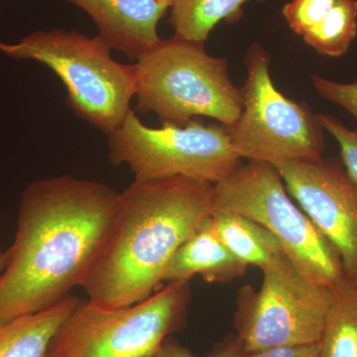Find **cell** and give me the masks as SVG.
I'll use <instances>...</instances> for the list:
<instances>
[{"instance_id":"cell-3","label":"cell","mask_w":357,"mask_h":357,"mask_svg":"<svg viewBox=\"0 0 357 357\" xmlns=\"http://www.w3.org/2000/svg\"><path fill=\"white\" fill-rule=\"evenodd\" d=\"M136 61V109L163 124L185 126L203 115L230 126L243 112V89L230 79L227 61L208 55L204 43L175 34Z\"/></svg>"},{"instance_id":"cell-1","label":"cell","mask_w":357,"mask_h":357,"mask_svg":"<svg viewBox=\"0 0 357 357\" xmlns=\"http://www.w3.org/2000/svg\"><path fill=\"white\" fill-rule=\"evenodd\" d=\"M119 192L73 176L34 181L0 276V325L55 306L82 287L102 250Z\"/></svg>"},{"instance_id":"cell-10","label":"cell","mask_w":357,"mask_h":357,"mask_svg":"<svg viewBox=\"0 0 357 357\" xmlns=\"http://www.w3.org/2000/svg\"><path fill=\"white\" fill-rule=\"evenodd\" d=\"M286 189L342 261L344 278L357 282V183L333 162L273 164Z\"/></svg>"},{"instance_id":"cell-5","label":"cell","mask_w":357,"mask_h":357,"mask_svg":"<svg viewBox=\"0 0 357 357\" xmlns=\"http://www.w3.org/2000/svg\"><path fill=\"white\" fill-rule=\"evenodd\" d=\"M213 210L237 213L270 230L296 268L317 285L337 289L342 261L302 208L288 196L276 167L249 160L213 185Z\"/></svg>"},{"instance_id":"cell-9","label":"cell","mask_w":357,"mask_h":357,"mask_svg":"<svg viewBox=\"0 0 357 357\" xmlns=\"http://www.w3.org/2000/svg\"><path fill=\"white\" fill-rule=\"evenodd\" d=\"M261 270L262 287L244 307L237 324L243 351L319 342L333 290L307 279L285 252Z\"/></svg>"},{"instance_id":"cell-14","label":"cell","mask_w":357,"mask_h":357,"mask_svg":"<svg viewBox=\"0 0 357 357\" xmlns=\"http://www.w3.org/2000/svg\"><path fill=\"white\" fill-rule=\"evenodd\" d=\"M213 227L222 243L243 264L267 266L276 256L285 252L279 239L270 230L250 218L213 211Z\"/></svg>"},{"instance_id":"cell-23","label":"cell","mask_w":357,"mask_h":357,"mask_svg":"<svg viewBox=\"0 0 357 357\" xmlns=\"http://www.w3.org/2000/svg\"><path fill=\"white\" fill-rule=\"evenodd\" d=\"M7 263V255L6 251L0 250V276H1L2 272L6 269Z\"/></svg>"},{"instance_id":"cell-7","label":"cell","mask_w":357,"mask_h":357,"mask_svg":"<svg viewBox=\"0 0 357 357\" xmlns=\"http://www.w3.org/2000/svg\"><path fill=\"white\" fill-rule=\"evenodd\" d=\"M114 166L128 165L137 180L185 177L211 184L239 165L227 126L191 121L187 126L151 128L131 109L121 128L109 135Z\"/></svg>"},{"instance_id":"cell-6","label":"cell","mask_w":357,"mask_h":357,"mask_svg":"<svg viewBox=\"0 0 357 357\" xmlns=\"http://www.w3.org/2000/svg\"><path fill=\"white\" fill-rule=\"evenodd\" d=\"M190 295L189 281H177L132 306L109 309L79 299L45 357H154L185 326Z\"/></svg>"},{"instance_id":"cell-13","label":"cell","mask_w":357,"mask_h":357,"mask_svg":"<svg viewBox=\"0 0 357 357\" xmlns=\"http://www.w3.org/2000/svg\"><path fill=\"white\" fill-rule=\"evenodd\" d=\"M70 295L55 306L0 325V357H45L52 338L76 307Z\"/></svg>"},{"instance_id":"cell-12","label":"cell","mask_w":357,"mask_h":357,"mask_svg":"<svg viewBox=\"0 0 357 357\" xmlns=\"http://www.w3.org/2000/svg\"><path fill=\"white\" fill-rule=\"evenodd\" d=\"M246 268L222 243L211 215L176 251L163 281H190L199 274L208 282H225L241 277Z\"/></svg>"},{"instance_id":"cell-17","label":"cell","mask_w":357,"mask_h":357,"mask_svg":"<svg viewBox=\"0 0 357 357\" xmlns=\"http://www.w3.org/2000/svg\"><path fill=\"white\" fill-rule=\"evenodd\" d=\"M356 36L357 0H340L303 39L321 55L335 58L344 55Z\"/></svg>"},{"instance_id":"cell-8","label":"cell","mask_w":357,"mask_h":357,"mask_svg":"<svg viewBox=\"0 0 357 357\" xmlns=\"http://www.w3.org/2000/svg\"><path fill=\"white\" fill-rule=\"evenodd\" d=\"M243 89V109L227 126L241 158L266 162H318L325 148L324 129L304 103L289 100L270 76V57L259 45L250 49Z\"/></svg>"},{"instance_id":"cell-22","label":"cell","mask_w":357,"mask_h":357,"mask_svg":"<svg viewBox=\"0 0 357 357\" xmlns=\"http://www.w3.org/2000/svg\"><path fill=\"white\" fill-rule=\"evenodd\" d=\"M241 357H321L319 342L314 344L277 347L264 351L245 352Z\"/></svg>"},{"instance_id":"cell-18","label":"cell","mask_w":357,"mask_h":357,"mask_svg":"<svg viewBox=\"0 0 357 357\" xmlns=\"http://www.w3.org/2000/svg\"><path fill=\"white\" fill-rule=\"evenodd\" d=\"M340 0H291L284 6V17L296 34L303 37L326 20Z\"/></svg>"},{"instance_id":"cell-21","label":"cell","mask_w":357,"mask_h":357,"mask_svg":"<svg viewBox=\"0 0 357 357\" xmlns=\"http://www.w3.org/2000/svg\"><path fill=\"white\" fill-rule=\"evenodd\" d=\"M243 349L239 340H231L220 345L211 354L206 357H241ZM154 357H198L192 354L191 349H188L178 342L175 338L169 337L164 340L158 352Z\"/></svg>"},{"instance_id":"cell-16","label":"cell","mask_w":357,"mask_h":357,"mask_svg":"<svg viewBox=\"0 0 357 357\" xmlns=\"http://www.w3.org/2000/svg\"><path fill=\"white\" fill-rule=\"evenodd\" d=\"M248 1L250 0H172L169 22L178 36L204 44L218 23L238 20L243 6Z\"/></svg>"},{"instance_id":"cell-4","label":"cell","mask_w":357,"mask_h":357,"mask_svg":"<svg viewBox=\"0 0 357 357\" xmlns=\"http://www.w3.org/2000/svg\"><path fill=\"white\" fill-rule=\"evenodd\" d=\"M0 51L15 60L48 66L65 84L67 103L75 114L107 135L130 112L136 93L135 67L112 59L100 37L77 30H39L13 44L0 42Z\"/></svg>"},{"instance_id":"cell-11","label":"cell","mask_w":357,"mask_h":357,"mask_svg":"<svg viewBox=\"0 0 357 357\" xmlns=\"http://www.w3.org/2000/svg\"><path fill=\"white\" fill-rule=\"evenodd\" d=\"M91 16L112 50L137 60L158 43V24L172 0H65Z\"/></svg>"},{"instance_id":"cell-15","label":"cell","mask_w":357,"mask_h":357,"mask_svg":"<svg viewBox=\"0 0 357 357\" xmlns=\"http://www.w3.org/2000/svg\"><path fill=\"white\" fill-rule=\"evenodd\" d=\"M319 342L321 357H357V282L344 278L333 290Z\"/></svg>"},{"instance_id":"cell-20","label":"cell","mask_w":357,"mask_h":357,"mask_svg":"<svg viewBox=\"0 0 357 357\" xmlns=\"http://www.w3.org/2000/svg\"><path fill=\"white\" fill-rule=\"evenodd\" d=\"M312 82L319 96L340 105L357 121V79L354 83L344 84L319 76H312Z\"/></svg>"},{"instance_id":"cell-2","label":"cell","mask_w":357,"mask_h":357,"mask_svg":"<svg viewBox=\"0 0 357 357\" xmlns=\"http://www.w3.org/2000/svg\"><path fill=\"white\" fill-rule=\"evenodd\" d=\"M213 185L185 177L135 180L82 288L98 306H132L153 295L178 248L213 213Z\"/></svg>"},{"instance_id":"cell-19","label":"cell","mask_w":357,"mask_h":357,"mask_svg":"<svg viewBox=\"0 0 357 357\" xmlns=\"http://www.w3.org/2000/svg\"><path fill=\"white\" fill-rule=\"evenodd\" d=\"M317 119L324 130L328 131L337 141L345 172L357 183V130L347 128L331 115L318 114Z\"/></svg>"}]
</instances>
